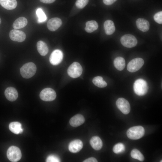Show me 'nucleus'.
I'll return each instance as SVG.
<instances>
[{
	"mask_svg": "<svg viewBox=\"0 0 162 162\" xmlns=\"http://www.w3.org/2000/svg\"><path fill=\"white\" fill-rule=\"evenodd\" d=\"M82 68L80 64L78 62L73 63L67 70L68 75L71 77L75 78L79 77L82 74Z\"/></svg>",
	"mask_w": 162,
	"mask_h": 162,
	"instance_id": "obj_5",
	"label": "nucleus"
},
{
	"mask_svg": "<svg viewBox=\"0 0 162 162\" xmlns=\"http://www.w3.org/2000/svg\"><path fill=\"white\" fill-rule=\"evenodd\" d=\"M4 94L6 98L10 101H15L18 97L17 91L13 87L7 88L5 91Z\"/></svg>",
	"mask_w": 162,
	"mask_h": 162,
	"instance_id": "obj_14",
	"label": "nucleus"
},
{
	"mask_svg": "<svg viewBox=\"0 0 162 162\" xmlns=\"http://www.w3.org/2000/svg\"><path fill=\"white\" fill-rule=\"evenodd\" d=\"M56 0H40L42 3L46 4H50L54 2Z\"/></svg>",
	"mask_w": 162,
	"mask_h": 162,
	"instance_id": "obj_34",
	"label": "nucleus"
},
{
	"mask_svg": "<svg viewBox=\"0 0 162 162\" xmlns=\"http://www.w3.org/2000/svg\"><path fill=\"white\" fill-rule=\"evenodd\" d=\"M145 132L144 129L142 126H134L128 129L127 132V135L130 139L138 140L143 136Z\"/></svg>",
	"mask_w": 162,
	"mask_h": 162,
	"instance_id": "obj_3",
	"label": "nucleus"
},
{
	"mask_svg": "<svg viewBox=\"0 0 162 162\" xmlns=\"http://www.w3.org/2000/svg\"><path fill=\"white\" fill-rule=\"evenodd\" d=\"M56 97L55 91L50 88H46L42 90L40 94V98L43 100L50 101L54 100Z\"/></svg>",
	"mask_w": 162,
	"mask_h": 162,
	"instance_id": "obj_7",
	"label": "nucleus"
},
{
	"mask_svg": "<svg viewBox=\"0 0 162 162\" xmlns=\"http://www.w3.org/2000/svg\"><path fill=\"white\" fill-rule=\"evenodd\" d=\"M136 24L138 29L142 32H146L149 29V23L148 20L144 19H138L136 21Z\"/></svg>",
	"mask_w": 162,
	"mask_h": 162,
	"instance_id": "obj_16",
	"label": "nucleus"
},
{
	"mask_svg": "<svg viewBox=\"0 0 162 162\" xmlns=\"http://www.w3.org/2000/svg\"><path fill=\"white\" fill-rule=\"evenodd\" d=\"M9 128L11 131L15 134H21L23 131L21 124L18 122H12L10 123Z\"/></svg>",
	"mask_w": 162,
	"mask_h": 162,
	"instance_id": "obj_21",
	"label": "nucleus"
},
{
	"mask_svg": "<svg viewBox=\"0 0 162 162\" xmlns=\"http://www.w3.org/2000/svg\"><path fill=\"white\" fill-rule=\"evenodd\" d=\"M36 14L38 17L39 22H43L46 20V16L41 8H39L37 10Z\"/></svg>",
	"mask_w": 162,
	"mask_h": 162,
	"instance_id": "obj_27",
	"label": "nucleus"
},
{
	"mask_svg": "<svg viewBox=\"0 0 162 162\" xmlns=\"http://www.w3.org/2000/svg\"><path fill=\"white\" fill-rule=\"evenodd\" d=\"M114 65L118 70L121 71L124 69L125 66V59L121 57H117L114 61Z\"/></svg>",
	"mask_w": 162,
	"mask_h": 162,
	"instance_id": "obj_23",
	"label": "nucleus"
},
{
	"mask_svg": "<svg viewBox=\"0 0 162 162\" xmlns=\"http://www.w3.org/2000/svg\"><path fill=\"white\" fill-rule=\"evenodd\" d=\"M90 143L92 148L96 150L100 149L103 146L102 140L98 136L92 137L90 140Z\"/></svg>",
	"mask_w": 162,
	"mask_h": 162,
	"instance_id": "obj_19",
	"label": "nucleus"
},
{
	"mask_svg": "<svg viewBox=\"0 0 162 162\" xmlns=\"http://www.w3.org/2000/svg\"><path fill=\"white\" fill-rule=\"evenodd\" d=\"M9 36L12 40L19 42L23 41L26 38V35L24 32L16 29L11 30Z\"/></svg>",
	"mask_w": 162,
	"mask_h": 162,
	"instance_id": "obj_10",
	"label": "nucleus"
},
{
	"mask_svg": "<svg viewBox=\"0 0 162 162\" xmlns=\"http://www.w3.org/2000/svg\"><path fill=\"white\" fill-rule=\"evenodd\" d=\"M86 26L85 28V31L88 33H91L98 28V24L96 21L94 20L89 21L86 22Z\"/></svg>",
	"mask_w": 162,
	"mask_h": 162,
	"instance_id": "obj_24",
	"label": "nucleus"
},
{
	"mask_svg": "<svg viewBox=\"0 0 162 162\" xmlns=\"http://www.w3.org/2000/svg\"><path fill=\"white\" fill-rule=\"evenodd\" d=\"M38 51L40 54L43 56H46L48 52V48L46 43L43 41H38L37 44Z\"/></svg>",
	"mask_w": 162,
	"mask_h": 162,
	"instance_id": "obj_22",
	"label": "nucleus"
},
{
	"mask_svg": "<svg viewBox=\"0 0 162 162\" xmlns=\"http://www.w3.org/2000/svg\"><path fill=\"white\" fill-rule=\"evenodd\" d=\"M130 155L132 158L140 161H143L144 160V157L143 154L137 149H134L132 150L131 152Z\"/></svg>",
	"mask_w": 162,
	"mask_h": 162,
	"instance_id": "obj_26",
	"label": "nucleus"
},
{
	"mask_svg": "<svg viewBox=\"0 0 162 162\" xmlns=\"http://www.w3.org/2000/svg\"><path fill=\"white\" fill-rule=\"evenodd\" d=\"M85 121L84 116L82 115L78 114L73 116L70 119L69 123L72 127H77L83 124Z\"/></svg>",
	"mask_w": 162,
	"mask_h": 162,
	"instance_id": "obj_15",
	"label": "nucleus"
},
{
	"mask_svg": "<svg viewBox=\"0 0 162 162\" xmlns=\"http://www.w3.org/2000/svg\"><path fill=\"white\" fill-rule=\"evenodd\" d=\"M84 162H97V159L91 157L87 158L83 161Z\"/></svg>",
	"mask_w": 162,
	"mask_h": 162,
	"instance_id": "obj_33",
	"label": "nucleus"
},
{
	"mask_svg": "<svg viewBox=\"0 0 162 162\" xmlns=\"http://www.w3.org/2000/svg\"><path fill=\"white\" fill-rule=\"evenodd\" d=\"M28 23L27 19L24 17H20L17 19L14 22L13 28L14 29H19L26 26Z\"/></svg>",
	"mask_w": 162,
	"mask_h": 162,
	"instance_id": "obj_18",
	"label": "nucleus"
},
{
	"mask_svg": "<svg viewBox=\"0 0 162 162\" xmlns=\"http://www.w3.org/2000/svg\"><path fill=\"white\" fill-rule=\"evenodd\" d=\"M1 20L0 18V24L1 23Z\"/></svg>",
	"mask_w": 162,
	"mask_h": 162,
	"instance_id": "obj_35",
	"label": "nucleus"
},
{
	"mask_svg": "<svg viewBox=\"0 0 162 162\" xmlns=\"http://www.w3.org/2000/svg\"><path fill=\"white\" fill-rule=\"evenodd\" d=\"M133 87L134 92L140 96L145 95L147 93L148 88L147 82L141 79H138L135 81Z\"/></svg>",
	"mask_w": 162,
	"mask_h": 162,
	"instance_id": "obj_2",
	"label": "nucleus"
},
{
	"mask_svg": "<svg viewBox=\"0 0 162 162\" xmlns=\"http://www.w3.org/2000/svg\"><path fill=\"white\" fill-rule=\"evenodd\" d=\"M89 0H77L75 2L76 6L78 8H84L88 3Z\"/></svg>",
	"mask_w": 162,
	"mask_h": 162,
	"instance_id": "obj_29",
	"label": "nucleus"
},
{
	"mask_svg": "<svg viewBox=\"0 0 162 162\" xmlns=\"http://www.w3.org/2000/svg\"><path fill=\"white\" fill-rule=\"evenodd\" d=\"M62 24L60 19L58 17L52 18L48 20L47 23V27L49 30L54 31L60 27Z\"/></svg>",
	"mask_w": 162,
	"mask_h": 162,
	"instance_id": "obj_12",
	"label": "nucleus"
},
{
	"mask_svg": "<svg viewBox=\"0 0 162 162\" xmlns=\"http://www.w3.org/2000/svg\"><path fill=\"white\" fill-rule=\"evenodd\" d=\"M104 28L106 34L108 35L112 34L115 30L114 24L112 21L110 20L105 21L104 23Z\"/></svg>",
	"mask_w": 162,
	"mask_h": 162,
	"instance_id": "obj_20",
	"label": "nucleus"
},
{
	"mask_svg": "<svg viewBox=\"0 0 162 162\" xmlns=\"http://www.w3.org/2000/svg\"><path fill=\"white\" fill-rule=\"evenodd\" d=\"M63 58L62 52L59 50H56L51 53L50 57L49 60L51 64L56 65L62 62Z\"/></svg>",
	"mask_w": 162,
	"mask_h": 162,
	"instance_id": "obj_11",
	"label": "nucleus"
},
{
	"mask_svg": "<svg viewBox=\"0 0 162 162\" xmlns=\"http://www.w3.org/2000/svg\"><path fill=\"white\" fill-rule=\"evenodd\" d=\"M144 63L143 59L140 58H137L131 60L128 63L127 69L130 72H134L140 70Z\"/></svg>",
	"mask_w": 162,
	"mask_h": 162,
	"instance_id": "obj_6",
	"label": "nucleus"
},
{
	"mask_svg": "<svg viewBox=\"0 0 162 162\" xmlns=\"http://www.w3.org/2000/svg\"><path fill=\"white\" fill-rule=\"evenodd\" d=\"M36 70L35 64L33 62H29L24 64L22 67L20 69V73L23 78L28 79L35 74Z\"/></svg>",
	"mask_w": 162,
	"mask_h": 162,
	"instance_id": "obj_1",
	"label": "nucleus"
},
{
	"mask_svg": "<svg viewBox=\"0 0 162 162\" xmlns=\"http://www.w3.org/2000/svg\"><path fill=\"white\" fill-rule=\"evenodd\" d=\"M125 150L124 145L121 143L116 144L113 148V152L116 154H119L124 152Z\"/></svg>",
	"mask_w": 162,
	"mask_h": 162,
	"instance_id": "obj_28",
	"label": "nucleus"
},
{
	"mask_svg": "<svg viewBox=\"0 0 162 162\" xmlns=\"http://www.w3.org/2000/svg\"><path fill=\"white\" fill-rule=\"evenodd\" d=\"M92 82L95 86L100 88L105 87L107 85V83L101 76H98L94 77Z\"/></svg>",
	"mask_w": 162,
	"mask_h": 162,
	"instance_id": "obj_25",
	"label": "nucleus"
},
{
	"mask_svg": "<svg viewBox=\"0 0 162 162\" xmlns=\"http://www.w3.org/2000/svg\"><path fill=\"white\" fill-rule=\"evenodd\" d=\"M118 108L124 114H127L130 111V107L128 101L123 98H119L116 101Z\"/></svg>",
	"mask_w": 162,
	"mask_h": 162,
	"instance_id": "obj_9",
	"label": "nucleus"
},
{
	"mask_svg": "<svg viewBox=\"0 0 162 162\" xmlns=\"http://www.w3.org/2000/svg\"><path fill=\"white\" fill-rule=\"evenodd\" d=\"M7 155L8 159L12 162L19 160L21 158L22 154L20 149L18 147L11 146L8 149Z\"/></svg>",
	"mask_w": 162,
	"mask_h": 162,
	"instance_id": "obj_4",
	"label": "nucleus"
},
{
	"mask_svg": "<svg viewBox=\"0 0 162 162\" xmlns=\"http://www.w3.org/2000/svg\"><path fill=\"white\" fill-rule=\"evenodd\" d=\"M47 162H60L59 158L57 156L51 154L48 156L46 159Z\"/></svg>",
	"mask_w": 162,
	"mask_h": 162,
	"instance_id": "obj_31",
	"label": "nucleus"
},
{
	"mask_svg": "<svg viewBox=\"0 0 162 162\" xmlns=\"http://www.w3.org/2000/svg\"><path fill=\"white\" fill-rule=\"evenodd\" d=\"M0 4L4 8L11 10L16 7L17 3L16 0H0Z\"/></svg>",
	"mask_w": 162,
	"mask_h": 162,
	"instance_id": "obj_17",
	"label": "nucleus"
},
{
	"mask_svg": "<svg viewBox=\"0 0 162 162\" xmlns=\"http://www.w3.org/2000/svg\"><path fill=\"white\" fill-rule=\"evenodd\" d=\"M154 19L157 23H162V11H160L156 13L154 16Z\"/></svg>",
	"mask_w": 162,
	"mask_h": 162,
	"instance_id": "obj_30",
	"label": "nucleus"
},
{
	"mask_svg": "<svg viewBox=\"0 0 162 162\" xmlns=\"http://www.w3.org/2000/svg\"><path fill=\"white\" fill-rule=\"evenodd\" d=\"M83 144L82 141L77 139L71 141L68 145L69 151L73 153H76L79 152L82 148Z\"/></svg>",
	"mask_w": 162,
	"mask_h": 162,
	"instance_id": "obj_13",
	"label": "nucleus"
},
{
	"mask_svg": "<svg viewBox=\"0 0 162 162\" xmlns=\"http://www.w3.org/2000/svg\"><path fill=\"white\" fill-rule=\"evenodd\" d=\"M122 44L127 48H132L135 46L137 41L134 35L130 34H126L123 35L120 39Z\"/></svg>",
	"mask_w": 162,
	"mask_h": 162,
	"instance_id": "obj_8",
	"label": "nucleus"
},
{
	"mask_svg": "<svg viewBox=\"0 0 162 162\" xmlns=\"http://www.w3.org/2000/svg\"><path fill=\"white\" fill-rule=\"evenodd\" d=\"M117 0H103L104 3L107 5L112 4Z\"/></svg>",
	"mask_w": 162,
	"mask_h": 162,
	"instance_id": "obj_32",
	"label": "nucleus"
}]
</instances>
